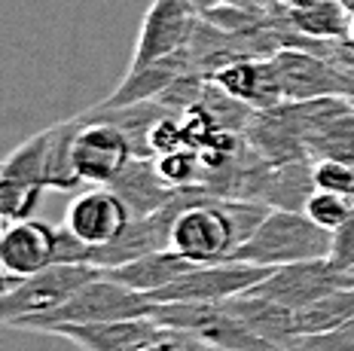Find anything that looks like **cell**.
Wrapping results in <instances>:
<instances>
[{"mask_svg":"<svg viewBox=\"0 0 354 351\" xmlns=\"http://www.w3.org/2000/svg\"><path fill=\"white\" fill-rule=\"evenodd\" d=\"M306 150L312 159H336L354 165V107L330 116L321 129L306 137Z\"/></svg>","mask_w":354,"mask_h":351,"instance_id":"22","label":"cell"},{"mask_svg":"<svg viewBox=\"0 0 354 351\" xmlns=\"http://www.w3.org/2000/svg\"><path fill=\"white\" fill-rule=\"evenodd\" d=\"M156 168L159 174L168 180L171 187H196L205 184V162H202V153L193 147H180L171 153H162L156 156Z\"/></svg>","mask_w":354,"mask_h":351,"instance_id":"25","label":"cell"},{"mask_svg":"<svg viewBox=\"0 0 354 351\" xmlns=\"http://www.w3.org/2000/svg\"><path fill=\"white\" fill-rule=\"evenodd\" d=\"M55 263H92V245H86L71 226H58L55 229Z\"/></svg>","mask_w":354,"mask_h":351,"instance_id":"30","label":"cell"},{"mask_svg":"<svg viewBox=\"0 0 354 351\" xmlns=\"http://www.w3.org/2000/svg\"><path fill=\"white\" fill-rule=\"evenodd\" d=\"M330 263L342 272H351L354 269V217L345 220L339 229H333V245H330Z\"/></svg>","mask_w":354,"mask_h":351,"instance_id":"31","label":"cell"},{"mask_svg":"<svg viewBox=\"0 0 354 351\" xmlns=\"http://www.w3.org/2000/svg\"><path fill=\"white\" fill-rule=\"evenodd\" d=\"M351 284H354L351 272H342V269H336L327 257H321V260H302V263L275 266L250 290L275 299V303H281L284 309H290V312H299V309H306L308 303L330 294V290L351 287Z\"/></svg>","mask_w":354,"mask_h":351,"instance_id":"8","label":"cell"},{"mask_svg":"<svg viewBox=\"0 0 354 351\" xmlns=\"http://www.w3.org/2000/svg\"><path fill=\"white\" fill-rule=\"evenodd\" d=\"M297 351H354V318L330 333L302 336Z\"/></svg>","mask_w":354,"mask_h":351,"instance_id":"29","label":"cell"},{"mask_svg":"<svg viewBox=\"0 0 354 351\" xmlns=\"http://www.w3.org/2000/svg\"><path fill=\"white\" fill-rule=\"evenodd\" d=\"M272 58H275L284 101H308L324 98V95H342L345 98L342 74L324 55L308 53V49L281 46Z\"/></svg>","mask_w":354,"mask_h":351,"instance_id":"11","label":"cell"},{"mask_svg":"<svg viewBox=\"0 0 354 351\" xmlns=\"http://www.w3.org/2000/svg\"><path fill=\"white\" fill-rule=\"evenodd\" d=\"M312 3H321V0H281L284 10H299V6H312Z\"/></svg>","mask_w":354,"mask_h":351,"instance_id":"32","label":"cell"},{"mask_svg":"<svg viewBox=\"0 0 354 351\" xmlns=\"http://www.w3.org/2000/svg\"><path fill=\"white\" fill-rule=\"evenodd\" d=\"M223 305L235 318H241L257 336H263L266 342H272L281 351H297L299 348V330H297V314L284 309L275 299L257 294V290H245V294L223 299Z\"/></svg>","mask_w":354,"mask_h":351,"instance_id":"15","label":"cell"},{"mask_svg":"<svg viewBox=\"0 0 354 351\" xmlns=\"http://www.w3.org/2000/svg\"><path fill=\"white\" fill-rule=\"evenodd\" d=\"M80 122L83 126L73 141V162H77L80 178L95 187H110L116 174L131 162L135 150H131L129 137L110 122Z\"/></svg>","mask_w":354,"mask_h":351,"instance_id":"9","label":"cell"},{"mask_svg":"<svg viewBox=\"0 0 354 351\" xmlns=\"http://www.w3.org/2000/svg\"><path fill=\"white\" fill-rule=\"evenodd\" d=\"M202 12L193 6V0H153L141 21V34L131 49L129 70H141L147 64L183 49L193 37Z\"/></svg>","mask_w":354,"mask_h":351,"instance_id":"7","label":"cell"},{"mask_svg":"<svg viewBox=\"0 0 354 351\" xmlns=\"http://www.w3.org/2000/svg\"><path fill=\"white\" fill-rule=\"evenodd\" d=\"M351 40H354V19H351Z\"/></svg>","mask_w":354,"mask_h":351,"instance_id":"36","label":"cell"},{"mask_svg":"<svg viewBox=\"0 0 354 351\" xmlns=\"http://www.w3.org/2000/svg\"><path fill=\"white\" fill-rule=\"evenodd\" d=\"M153 318L162 327L198 336L217 351H281L257 336L223 303H156Z\"/></svg>","mask_w":354,"mask_h":351,"instance_id":"4","label":"cell"},{"mask_svg":"<svg viewBox=\"0 0 354 351\" xmlns=\"http://www.w3.org/2000/svg\"><path fill=\"white\" fill-rule=\"evenodd\" d=\"M272 269L254 266L241 260H220V263H198L187 275H180L168 287L156 290L153 303H223L260 284Z\"/></svg>","mask_w":354,"mask_h":351,"instance_id":"6","label":"cell"},{"mask_svg":"<svg viewBox=\"0 0 354 351\" xmlns=\"http://www.w3.org/2000/svg\"><path fill=\"white\" fill-rule=\"evenodd\" d=\"M196 266H198V263H193L189 257H183V254L174 251V247H162V251L144 254V257L125 263V266L104 269V275L122 281L125 287H131V290H141V294L153 296L156 290L168 287L171 281H177V278L187 275L189 269H196Z\"/></svg>","mask_w":354,"mask_h":351,"instance_id":"17","label":"cell"},{"mask_svg":"<svg viewBox=\"0 0 354 351\" xmlns=\"http://www.w3.org/2000/svg\"><path fill=\"white\" fill-rule=\"evenodd\" d=\"M223 92H230L232 98L245 101L254 111H269V107L281 104V79H278L275 58H239V61L220 68L211 77Z\"/></svg>","mask_w":354,"mask_h":351,"instance_id":"14","label":"cell"},{"mask_svg":"<svg viewBox=\"0 0 354 351\" xmlns=\"http://www.w3.org/2000/svg\"><path fill=\"white\" fill-rule=\"evenodd\" d=\"M339 3H342V6H345V10H348V12H351V16H354V0H339Z\"/></svg>","mask_w":354,"mask_h":351,"instance_id":"35","label":"cell"},{"mask_svg":"<svg viewBox=\"0 0 354 351\" xmlns=\"http://www.w3.org/2000/svg\"><path fill=\"white\" fill-rule=\"evenodd\" d=\"M80 116L49 126V159H46V187L49 189H73L80 184V171L73 162V141L80 131Z\"/></svg>","mask_w":354,"mask_h":351,"instance_id":"21","label":"cell"},{"mask_svg":"<svg viewBox=\"0 0 354 351\" xmlns=\"http://www.w3.org/2000/svg\"><path fill=\"white\" fill-rule=\"evenodd\" d=\"M55 263V226L46 220L0 223V269L12 278H28Z\"/></svg>","mask_w":354,"mask_h":351,"instance_id":"10","label":"cell"},{"mask_svg":"<svg viewBox=\"0 0 354 351\" xmlns=\"http://www.w3.org/2000/svg\"><path fill=\"white\" fill-rule=\"evenodd\" d=\"M165 333L168 327H162L153 314H147V318L98 321V324H64L53 330V336H62V339L73 342L83 351H138Z\"/></svg>","mask_w":354,"mask_h":351,"instance_id":"12","label":"cell"},{"mask_svg":"<svg viewBox=\"0 0 354 351\" xmlns=\"http://www.w3.org/2000/svg\"><path fill=\"white\" fill-rule=\"evenodd\" d=\"M110 189L125 202L131 217L153 214V211L165 208L177 196V187H171L159 174L156 156H131V162L113 178Z\"/></svg>","mask_w":354,"mask_h":351,"instance_id":"16","label":"cell"},{"mask_svg":"<svg viewBox=\"0 0 354 351\" xmlns=\"http://www.w3.org/2000/svg\"><path fill=\"white\" fill-rule=\"evenodd\" d=\"M351 278H354V269H351Z\"/></svg>","mask_w":354,"mask_h":351,"instance_id":"37","label":"cell"},{"mask_svg":"<svg viewBox=\"0 0 354 351\" xmlns=\"http://www.w3.org/2000/svg\"><path fill=\"white\" fill-rule=\"evenodd\" d=\"M330 245H333V232L308 220L306 211L272 208L254 236L232 254V260L275 269L287 263L330 257Z\"/></svg>","mask_w":354,"mask_h":351,"instance_id":"1","label":"cell"},{"mask_svg":"<svg viewBox=\"0 0 354 351\" xmlns=\"http://www.w3.org/2000/svg\"><path fill=\"white\" fill-rule=\"evenodd\" d=\"M217 3H223V0H193V6L198 12H205V10H211V6H217Z\"/></svg>","mask_w":354,"mask_h":351,"instance_id":"34","label":"cell"},{"mask_svg":"<svg viewBox=\"0 0 354 351\" xmlns=\"http://www.w3.org/2000/svg\"><path fill=\"white\" fill-rule=\"evenodd\" d=\"M16 281H19V278L6 275V272H3V269H0V294H3V290H10V287H12V284H16Z\"/></svg>","mask_w":354,"mask_h":351,"instance_id":"33","label":"cell"},{"mask_svg":"<svg viewBox=\"0 0 354 351\" xmlns=\"http://www.w3.org/2000/svg\"><path fill=\"white\" fill-rule=\"evenodd\" d=\"M187 147V135H183V122L180 113H168L153 126L150 131V153L153 156H162V153H171Z\"/></svg>","mask_w":354,"mask_h":351,"instance_id":"28","label":"cell"},{"mask_svg":"<svg viewBox=\"0 0 354 351\" xmlns=\"http://www.w3.org/2000/svg\"><path fill=\"white\" fill-rule=\"evenodd\" d=\"M168 113H174V111H168L165 104H159L156 98H150V101H135V104H120V107L95 104V107H88L86 113H80V120L110 122V126H116L125 137H129L135 156H153L150 153V131L162 116H168Z\"/></svg>","mask_w":354,"mask_h":351,"instance_id":"18","label":"cell"},{"mask_svg":"<svg viewBox=\"0 0 354 351\" xmlns=\"http://www.w3.org/2000/svg\"><path fill=\"white\" fill-rule=\"evenodd\" d=\"M46 159H49V129H43L0 159V178H19L46 187Z\"/></svg>","mask_w":354,"mask_h":351,"instance_id":"23","label":"cell"},{"mask_svg":"<svg viewBox=\"0 0 354 351\" xmlns=\"http://www.w3.org/2000/svg\"><path fill=\"white\" fill-rule=\"evenodd\" d=\"M315 187L345 193L354 199V165L336 159H315Z\"/></svg>","mask_w":354,"mask_h":351,"instance_id":"27","label":"cell"},{"mask_svg":"<svg viewBox=\"0 0 354 351\" xmlns=\"http://www.w3.org/2000/svg\"><path fill=\"white\" fill-rule=\"evenodd\" d=\"M43 193H46L43 184H31V180H19V178H0V223L34 217Z\"/></svg>","mask_w":354,"mask_h":351,"instance_id":"24","label":"cell"},{"mask_svg":"<svg viewBox=\"0 0 354 351\" xmlns=\"http://www.w3.org/2000/svg\"><path fill=\"white\" fill-rule=\"evenodd\" d=\"M153 309H156V303L147 294L125 287L122 281L101 272L98 278L83 284L68 303H62L58 309L21 324V330L53 333L55 327H64V324H98V321H120V318H147V314H153Z\"/></svg>","mask_w":354,"mask_h":351,"instance_id":"2","label":"cell"},{"mask_svg":"<svg viewBox=\"0 0 354 351\" xmlns=\"http://www.w3.org/2000/svg\"><path fill=\"white\" fill-rule=\"evenodd\" d=\"M293 314H297L299 336H318V333L336 330V327L348 324L354 318V284L351 287L330 290V294H324L321 299H315V303H308L306 309Z\"/></svg>","mask_w":354,"mask_h":351,"instance_id":"20","label":"cell"},{"mask_svg":"<svg viewBox=\"0 0 354 351\" xmlns=\"http://www.w3.org/2000/svg\"><path fill=\"white\" fill-rule=\"evenodd\" d=\"M129 220H131V211L125 208V202L120 196L110 187H95L88 193H80L68 205L64 226H71L86 245L98 247L120 236Z\"/></svg>","mask_w":354,"mask_h":351,"instance_id":"13","label":"cell"},{"mask_svg":"<svg viewBox=\"0 0 354 351\" xmlns=\"http://www.w3.org/2000/svg\"><path fill=\"white\" fill-rule=\"evenodd\" d=\"M306 217L333 232L354 217V199L345 193H333V189H315L306 202Z\"/></svg>","mask_w":354,"mask_h":351,"instance_id":"26","label":"cell"},{"mask_svg":"<svg viewBox=\"0 0 354 351\" xmlns=\"http://www.w3.org/2000/svg\"><path fill=\"white\" fill-rule=\"evenodd\" d=\"M101 272L104 269L92 263H53L40 272L19 278L10 290L0 294V324L21 330V324L68 303L83 284L98 278Z\"/></svg>","mask_w":354,"mask_h":351,"instance_id":"3","label":"cell"},{"mask_svg":"<svg viewBox=\"0 0 354 351\" xmlns=\"http://www.w3.org/2000/svg\"><path fill=\"white\" fill-rule=\"evenodd\" d=\"M171 247L193 263H220L239 251V236L220 196L205 193L202 199L177 214L171 226Z\"/></svg>","mask_w":354,"mask_h":351,"instance_id":"5","label":"cell"},{"mask_svg":"<svg viewBox=\"0 0 354 351\" xmlns=\"http://www.w3.org/2000/svg\"><path fill=\"white\" fill-rule=\"evenodd\" d=\"M293 31L306 34L312 40H345L351 37V12L339 0H321L299 10H284Z\"/></svg>","mask_w":354,"mask_h":351,"instance_id":"19","label":"cell"}]
</instances>
